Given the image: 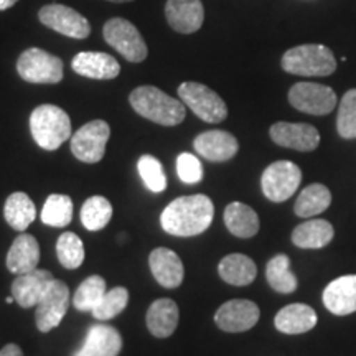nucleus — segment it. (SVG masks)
<instances>
[{"mask_svg": "<svg viewBox=\"0 0 356 356\" xmlns=\"http://www.w3.org/2000/svg\"><path fill=\"white\" fill-rule=\"evenodd\" d=\"M150 270L154 277L162 287L165 289H177L184 282V262L180 256L173 252L172 249L157 248L150 252L149 256Z\"/></svg>", "mask_w": 356, "mask_h": 356, "instance_id": "nucleus-19", "label": "nucleus"}, {"mask_svg": "<svg viewBox=\"0 0 356 356\" xmlns=\"http://www.w3.org/2000/svg\"><path fill=\"white\" fill-rule=\"evenodd\" d=\"M0 356H24V353H22L19 345L8 343L3 346L2 350H0Z\"/></svg>", "mask_w": 356, "mask_h": 356, "instance_id": "nucleus-39", "label": "nucleus"}, {"mask_svg": "<svg viewBox=\"0 0 356 356\" xmlns=\"http://www.w3.org/2000/svg\"><path fill=\"white\" fill-rule=\"evenodd\" d=\"M275 328L286 335L307 333L317 325V314L305 304H291L277 312L274 318Z\"/></svg>", "mask_w": 356, "mask_h": 356, "instance_id": "nucleus-23", "label": "nucleus"}, {"mask_svg": "<svg viewBox=\"0 0 356 356\" xmlns=\"http://www.w3.org/2000/svg\"><path fill=\"white\" fill-rule=\"evenodd\" d=\"M289 102L300 113L325 115L335 109L337 95L332 88L323 84L297 83L289 91Z\"/></svg>", "mask_w": 356, "mask_h": 356, "instance_id": "nucleus-11", "label": "nucleus"}, {"mask_svg": "<svg viewBox=\"0 0 356 356\" xmlns=\"http://www.w3.org/2000/svg\"><path fill=\"white\" fill-rule=\"evenodd\" d=\"M30 131L43 150H56L71 139L70 115L53 104H42L30 115Z\"/></svg>", "mask_w": 356, "mask_h": 356, "instance_id": "nucleus-3", "label": "nucleus"}, {"mask_svg": "<svg viewBox=\"0 0 356 356\" xmlns=\"http://www.w3.org/2000/svg\"><path fill=\"white\" fill-rule=\"evenodd\" d=\"M270 139L280 147L310 152L320 144V134L310 124H293V122H275L270 127Z\"/></svg>", "mask_w": 356, "mask_h": 356, "instance_id": "nucleus-14", "label": "nucleus"}, {"mask_svg": "<svg viewBox=\"0 0 356 356\" xmlns=\"http://www.w3.org/2000/svg\"><path fill=\"white\" fill-rule=\"evenodd\" d=\"M178 96L186 108L193 111V114L204 122L218 124L228 118L226 102L221 99L218 92L202 83H181L178 88Z\"/></svg>", "mask_w": 356, "mask_h": 356, "instance_id": "nucleus-5", "label": "nucleus"}, {"mask_svg": "<svg viewBox=\"0 0 356 356\" xmlns=\"http://www.w3.org/2000/svg\"><path fill=\"white\" fill-rule=\"evenodd\" d=\"M195 150L210 162H226L238 154L239 144L233 134L226 131L202 132L193 142Z\"/></svg>", "mask_w": 356, "mask_h": 356, "instance_id": "nucleus-20", "label": "nucleus"}, {"mask_svg": "<svg viewBox=\"0 0 356 356\" xmlns=\"http://www.w3.org/2000/svg\"><path fill=\"white\" fill-rule=\"evenodd\" d=\"M137 170L147 188L154 193H162L167 188V175L162 163L154 155H142L137 162Z\"/></svg>", "mask_w": 356, "mask_h": 356, "instance_id": "nucleus-36", "label": "nucleus"}, {"mask_svg": "<svg viewBox=\"0 0 356 356\" xmlns=\"http://www.w3.org/2000/svg\"><path fill=\"white\" fill-rule=\"evenodd\" d=\"M17 2H19V0H0V12L7 10V8L13 7Z\"/></svg>", "mask_w": 356, "mask_h": 356, "instance_id": "nucleus-40", "label": "nucleus"}, {"mask_svg": "<svg viewBox=\"0 0 356 356\" xmlns=\"http://www.w3.org/2000/svg\"><path fill=\"white\" fill-rule=\"evenodd\" d=\"M177 173L184 184L195 185L198 184V181H202L203 165L198 160V157H195L193 154L184 152L178 155L177 159Z\"/></svg>", "mask_w": 356, "mask_h": 356, "instance_id": "nucleus-38", "label": "nucleus"}, {"mask_svg": "<svg viewBox=\"0 0 356 356\" xmlns=\"http://www.w3.org/2000/svg\"><path fill=\"white\" fill-rule=\"evenodd\" d=\"M13 302H15V299H13V296L7 297V304H13Z\"/></svg>", "mask_w": 356, "mask_h": 356, "instance_id": "nucleus-42", "label": "nucleus"}, {"mask_svg": "<svg viewBox=\"0 0 356 356\" xmlns=\"http://www.w3.org/2000/svg\"><path fill=\"white\" fill-rule=\"evenodd\" d=\"M259 307L252 300L234 299L222 304L215 314V322L222 332L239 333L251 330L259 320Z\"/></svg>", "mask_w": 356, "mask_h": 356, "instance_id": "nucleus-13", "label": "nucleus"}, {"mask_svg": "<svg viewBox=\"0 0 356 356\" xmlns=\"http://www.w3.org/2000/svg\"><path fill=\"white\" fill-rule=\"evenodd\" d=\"M113 218V204L104 197H91L81 208V222L89 231H99L108 226Z\"/></svg>", "mask_w": 356, "mask_h": 356, "instance_id": "nucleus-32", "label": "nucleus"}, {"mask_svg": "<svg viewBox=\"0 0 356 356\" xmlns=\"http://www.w3.org/2000/svg\"><path fill=\"white\" fill-rule=\"evenodd\" d=\"M74 73L89 79H114L121 73V65L114 56L102 51H81L73 58Z\"/></svg>", "mask_w": 356, "mask_h": 356, "instance_id": "nucleus-18", "label": "nucleus"}, {"mask_svg": "<svg viewBox=\"0 0 356 356\" xmlns=\"http://www.w3.org/2000/svg\"><path fill=\"white\" fill-rule=\"evenodd\" d=\"M335 231L327 220H309L297 226L292 233V243L300 249H320L332 241Z\"/></svg>", "mask_w": 356, "mask_h": 356, "instance_id": "nucleus-27", "label": "nucleus"}, {"mask_svg": "<svg viewBox=\"0 0 356 356\" xmlns=\"http://www.w3.org/2000/svg\"><path fill=\"white\" fill-rule=\"evenodd\" d=\"M70 289L63 280L53 279L47 292L37 304L35 310V322L42 333H48L61 323V320L68 312Z\"/></svg>", "mask_w": 356, "mask_h": 356, "instance_id": "nucleus-10", "label": "nucleus"}, {"mask_svg": "<svg viewBox=\"0 0 356 356\" xmlns=\"http://www.w3.org/2000/svg\"><path fill=\"white\" fill-rule=\"evenodd\" d=\"M102 35H104L108 44H111L118 53H121L131 63H140L149 55V50H147V44L140 32L126 19H119L118 17V19L106 22Z\"/></svg>", "mask_w": 356, "mask_h": 356, "instance_id": "nucleus-7", "label": "nucleus"}, {"mask_svg": "<svg viewBox=\"0 0 356 356\" xmlns=\"http://www.w3.org/2000/svg\"><path fill=\"white\" fill-rule=\"evenodd\" d=\"M337 129L343 139H356V89H350L338 106Z\"/></svg>", "mask_w": 356, "mask_h": 356, "instance_id": "nucleus-37", "label": "nucleus"}, {"mask_svg": "<svg viewBox=\"0 0 356 356\" xmlns=\"http://www.w3.org/2000/svg\"><path fill=\"white\" fill-rule=\"evenodd\" d=\"M147 328L157 338L173 335L178 325V307L172 299H159L147 310Z\"/></svg>", "mask_w": 356, "mask_h": 356, "instance_id": "nucleus-24", "label": "nucleus"}, {"mask_svg": "<svg viewBox=\"0 0 356 356\" xmlns=\"http://www.w3.org/2000/svg\"><path fill=\"white\" fill-rule=\"evenodd\" d=\"M109 2H115V3H122V2H132V0H109Z\"/></svg>", "mask_w": 356, "mask_h": 356, "instance_id": "nucleus-41", "label": "nucleus"}, {"mask_svg": "<svg viewBox=\"0 0 356 356\" xmlns=\"http://www.w3.org/2000/svg\"><path fill=\"white\" fill-rule=\"evenodd\" d=\"M302 181V170L293 162L279 160L270 163L262 173L261 186L267 200L274 203L286 202L296 193Z\"/></svg>", "mask_w": 356, "mask_h": 356, "instance_id": "nucleus-8", "label": "nucleus"}, {"mask_svg": "<svg viewBox=\"0 0 356 356\" xmlns=\"http://www.w3.org/2000/svg\"><path fill=\"white\" fill-rule=\"evenodd\" d=\"M129 102L137 114L160 126H178L186 114L184 102L173 99L155 86L136 88L129 96Z\"/></svg>", "mask_w": 356, "mask_h": 356, "instance_id": "nucleus-2", "label": "nucleus"}, {"mask_svg": "<svg viewBox=\"0 0 356 356\" xmlns=\"http://www.w3.org/2000/svg\"><path fill=\"white\" fill-rule=\"evenodd\" d=\"M215 207L207 195H190L175 198L160 215V225L165 233L180 238L198 236L210 228Z\"/></svg>", "mask_w": 356, "mask_h": 356, "instance_id": "nucleus-1", "label": "nucleus"}, {"mask_svg": "<svg viewBox=\"0 0 356 356\" xmlns=\"http://www.w3.org/2000/svg\"><path fill=\"white\" fill-rule=\"evenodd\" d=\"M38 19L44 26L70 38L84 40L91 33V25L81 13L61 3L42 7L38 12Z\"/></svg>", "mask_w": 356, "mask_h": 356, "instance_id": "nucleus-12", "label": "nucleus"}, {"mask_svg": "<svg viewBox=\"0 0 356 356\" xmlns=\"http://www.w3.org/2000/svg\"><path fill=\"white\" fill-rule=\"evenodd\" d=\"M20 78L33 84H56L63 79V61L42 48H29L17 60Z\"/></svg>", "mask_w": 356, "mask_h": 356, "instance_id": "nucleus-6", "label": "nucleus"}, {"mask_svg": "<svg viewBox=\"0 0 356 356\" xmlns=\"http://www.w3.org/2000/svg\"><path fill=\"white\" fill-rule=\"evenodd\" d=\"M282 68L297 76H330L337 70V60L323 44H300L284 53Z\"/></svg>", "mask_w": 356, "mask_h": 356, "instance_id": "nucleus-4", "label": "nucleus"}, {"mask_svg": "<svg viewBox=\"0 0 356 356\" xmlns=\"http://www.w3.org/2000/svg\"><path fill=\"white\" fill-rule=\"evenodd\" d=\"M225 225L236 238H252L259 231V216L248 204L233 202L225 210Z\"/></svg>", "mask_w": 356, "mask_h": 356, "instance_id": "nucleus-26", "label": "nucleus"}, {"mask_svg": "<svg viewBox=\"0 0 356 356\" xmlns=\"http://www.w3.org/2000/svg\"><path fill=\"white\" fill-rule=\"evenodd\" d=\"M106 293V280L101 275H91L83 280L73 296V305L79 312H91Z\"/></svg>", "mask_w": 356, "mask_h": 356, "instance_id": "nucleus-34", "label": "nucleus"}, {"mask_svg": "<svg viewBox=\"0 0 356 356\" xmlns=\"http://www.w3.org/2000/svg\"><path fill=\"white\" fill-rule=\"evenodd\" d=\"M129 304V291L126 287H114L111 291H106L102 299L99 300L95 309L91 310L92 317L96 320H111L118 317Z\"/></svg>", "mask_w": 356, "mask_h": 356, "instance_id": "nucleus-35", "label": "nucleus"}, {"mask_svg": "<svg viewBox=\"0 0 356 356\" xmlns=\"http://www.w3.org/2000/svg\"><path fill=\"white\" fill-rule=\"evenodd\" d=\"M121 350V333L111 325L96 323L89 328L83 346L73 356H118Z\"/></svg>", "mask_w": 356, "mask_h": 356, "instance_id": "nucleus-17", "label": "nucleus"}, {"mask_svg": "<svg viewBox=\"0 0 356 356\" xmlns=\"http://www.w3.org/2000/svg\"><path fill=\"white\" fill-rule=\"evenodd\" d=\"M40 216L44 225L51 228H65L73 220V202L68 195L53 193L44 202Z\"/></svg>", "mask_w": 356, "mask_h": 356, "instance_id": "nucleus-31", "label": "nucleus"}, {"mask_svg": "<svg viewBox=\"0 0 356 356\" xmlns=\"http://www.w3.org/2000/svg\"><path fill=\"white\" fill-rule=\"evenodd\" d=\"M111 136V127L106 121H91L71 136V152L84 163L101 162L106 154V144Z\"/></svg>", "mask_w": 356, "mask_h": 356, "instance_id": "nucleus-9", "label": "nucleus"}, {"mask_svg": "<svg viewBox=\"0 0 356 356\" xmlns=\"http://www.w3.org/2000/svg\"><path fill=\"white\" fill-rule=\"evenodd\" d=\"M168 25L178 33H195L202 29L204 8L202 0H167Z\"/></svg>", "mask_w": 356, "mask_h": 356, "instance_id": "nucleus-15", "label": "nucleus"}, {"mask_svg": "<svg viewBox=\"0 0 356 356\" xmlns=\"http://www.w3.org/2000/svg\"><path fill=\"white\" fill-rule=\"evenodd\" d=\"M218 273H220L225 282L231 284V286L243 287L249 286L256 279L257 267L251 257L234 252V254L222 257L220 266H218Z\"/></svg>", "mask_w": 356, "mask_h": 356, "instance_id": "nucleus-25", "label": "nucleus"}, {"mask_svg": "<svg viewBox=\"0 0 356 356\" xmlns=\"http://www.w3.org/2000/svg\"><path fill=\"white\" fill-rule=\"evenodd\" d=\"M266 277L269 286L279 293H292L299 286V280L291 270V259L286 254H277L267 262Z\"/></svg>", "mask_w": 356, "mask_h": 356, "instance_id": "nucleus-30", "label": "nucleus"}, {"mask_svg": "<svg viewBox=\"0 0 356 356\" xmlns=\"http://www.w3.org/2000/svg\"><path fill=\"white\" fill-rule=\"evenodd\" d=\"M55 279L50 270L35 269L32 273L17 275L12 282V296L22 309L37 307L51 280Z\"/></svg>", "mask_w": 356, "mask_h": 356, "instance_id": "nucleus-16", "label": "nucleus"}, {"mask_svg": "<svg viewBox=\"0 0 356 356\" xmlns=\"http://www.w3.org/2000/svg\"><path fill=\"white\" fill-rule=\"evenodd\" d=\"M332 193L322 184H312L300 191L299 198L293 204V211L300 218H312L320 215L330 207Z\"/></svg>", "mask_w": 356, "mask_h": 356, "instance_id": "nucleus-29", "label": "nucleus"}, {"mask_svg": "<svg viewBox=\"0 0 356 356\" xmlns=\"http://www.w3.org/2000/svg\"><path fill=\"white\" fill-rule=\"evenodd\" d=\"M56 256L66 269H78L84 261V246L78 234L65 231L56 241Z\"/></svg>", "mask_w": 356, "mask_h": 356, "instance_id": "nucleus-33", "label": "nucleus"}, {"mask_svg": "<svg viewBox=\"0 0 356 356\" xmlns=\"http://www.w3.org/2000/svg\"><path fill=\"white\" fill-rule=\"evenodd\" d=\"M3 216L12 229L24 233L37 218V208L29 195L24 191H15L3 204Z\"/></svg>", "mask_w": 356, "mask_h": 356, "instance_id": "nucleus-28", "label": "nucleus"}, {"mask_svg": "<svg viewBox=\"0 0 356 356\" xmlns=\"http://www.w3.org/2000/svg\"><path fill=\"white\" fill-rule=\"evenodd\" d=\"M40 262V246L35 236L22 233L13 239L10 249L7 252V269L12 274H26L37 269Z\"/></svg>", "mask_w": 356, "mask_h": 356, "instance_id": "nucleus-22", "label": "nucleus"}, {"mask_svg": "<svg viewBox=\"0 0 356 356\" xmlns=\"http://www.w3.org/2000/svg\"><path fill=\"white\" fill-rule=\"evenodd\" d=\"M323 304L333 315L340 317L356 312V274L332 280L323 291Z\"/></svg>", "mask_w": 356, "mask_h": 356, "instance_id": "nucleus-21", "label": "nucleus"}]
</instances>
